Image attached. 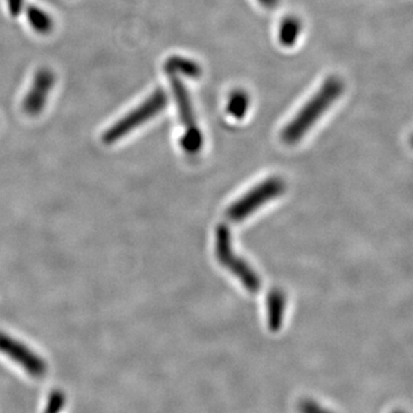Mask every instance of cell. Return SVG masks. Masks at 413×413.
I'll list each match as a JSON object with an SVG mask.
<instances>
[{"label": "cell", "mask_w": 413, "mask_h": 413, "mask_svg": "<svg viewBox=\"0 0 413 413\" xmlns=\"http://www.w3.org/2000/svg\"><path fill=\"white\" fill-rule=\"evenodd\" d=\"M342 91L343 83L339 78H327L309 102L286 125L282 132V140L288 145L296 144L301 140L303 136L318 121V118L329 109V106L341 95Z\"/></svg>", "instance_id": "obj_1"}, {"label": "cell", "mask_w": 413, "mask_h": 413, "mask_svg": "<svg viewBox=\"0 0 413 413\" xmlns=\"http://www.w3.org/2000/svg\"><path fill=\"white\" fill-rule=\"evenodd\" d=\"M168 104V95L162 89L155 90L139 107L125 115L120 121L111 125L104 132L102 140L104 144H114L125 136L134 131L136 128L149 121L155 115L160 114Z\"/></svg>", "instance_id": "obj_2"}, {"label": "cell", "mask_w": 413, "mask_h": 413, "mask_svg": "<svg viewBox=\"0 0 413 413\" xmlns=\"http://www.w3.org/2000/svg\"><path fill=\"white\" fill-rule=\"evenodd\" d=\"M216 255L226 269L240 279L242 285L249 292H259L261 279L259 275L246 263L245 259L237 256L232 247L231 233L226 226H219L216 230Z\"/></svg>", "instance_id": "obj_3"}, {"label": "cell", "mask_w": 413, "mask_h": 413, "mask_svg": "<svg viewBox=\"0 0 413 413\" xmlns=\"http://www.w3.org/2000/svg\"><path fill=\"white\" fill-rule=\"evenodd\" d=\"M285 184L282 179L269 178L244 195L226 210V217L232 222H241L252 215L256 209L261 208L266 202L282 194Z\"/></svg>", "instance_id": "obj_4"}, {"label": "cell", "mask_w": 413, "mask_h": 413, "mask_svg": "<svg viewBox=\"0 0 413 413\" xmlns=\"http://www.w3.org/2000/svg\"><path fill=\"white\" fill-rule=\"evenodd\" d=\"M0 353L10 357V360L19 364L26 372L34 378H42L47 372V364L41 356L24 346V343L0 332Z\"/></svg>", "instance_id": "obj_5"}, {"label": "cell", "mask_w": 413, "mask_h": 413, "mask_svg": "<svg viewBox=\"0 0 413 413\" xmlns=\"http://www.w3.org/2000/svg\"><path fill=\"white\" fill-rule=\"evenodd\" d=\"M55 83L54 73L47 68H42L35 74L30 90L24 97L22 108L29 116L41 114L46 104L47 99Z\"/></svg>", "instance_id": "obj_6"}, {"label": "cell", "mask_w": 413, "mask_h": 413, "mask_svg": "<svg viewBox=\"0 0 413 413\" xmlns=\"http://www.w3.org/2000/svg\"><path fill=\"white\" fill-rule=\"evenodd\" d=\"M170 85L177 101L179 116L183 125H185L186 129L194 128L196 127L194 111L192 107L191 98L188 94L187 89L185 88V85L177 75H170Z\"/></svg>", "instance_id": "obj_7"}, {"label": "cell", "mask_w": 413, "mask_h": 413, "mask_svg": "<svg viewBox=\"0 0 413 413\" xmlns=\"http://www.w3.org/2000/svg\"><path fill=\"white\" fill-rule=\"evenodd\" d=\"M286 309V296L280 289H273L268 296V320L273 332L278 331L284 320Z\"/></svg>", "instance_id": "obj_8"}, {"label": "cell", "mask_w": 413, "mask_h": 413, "mask_svg": "<svg viewBox=\"0 0 413 413\" xmlns=\"http://www.w3.org/2000/svg\"><path fill=\"white\" fill-rule=\"evenodd\" d=\"M165 69L169 75L181 74L188 78L200 77L202 73L201 67L196 62L177 55L169 57L165 62Z\"/></svg>", "instance_id": "obj_9"}, {"label": "cell", "mask_w": 413, "mask_h": 413, "mask_svg": "<svg viewBox=\"0 0 413 413\" xmlns=\"http://www.w3.org/2000/svg\"><path fill=\"white\" fill-rule=\"evenodd\" d=\"M27 20L31 28L38 34L47 35L53 30V19L50 14L42 10L41 7L34 6V5L28 7Z\"/></svg>", "instance_id": "obj_10"}, {"label": "cell", "mask_w": 413, "mask_h": 413, "mask_svg": "<svg viewBox=\"0 0 413 413\" xmlns=\"http://www.w3.org/2000/svg\"><path fill=\"white\" fill-rule=\"evenodd\" d=\"M301 33V24L296 17H288L282 20L279 28V42L285 47L295 44Z\"/></svg>", "instance_id": "obj_11"}, {"label": "cell", "mask_w": 413, "mask_h": 413, "mask_svg": "<svg viewBox=\"0 0 413 413\" xmlns=\"http://www.w3.org/2000/svg\"><path fill=\"white\" fill-rule=\"evenodd\" d=\"M249 104H250V100H249L248 94L242 90H237V91L232 92L230 95L226 111L233 118L241 120L245 118V115L248 111Z\"/></svg>", "instance_id": "obj_12"}, {"label": "cell", "mask_w": 413, "mask_h": 413, "mask_svg": "<svg viewBox=\"0 0 413 413\" xmlns=\"http://www.w3.org/2000/svg\"><path fill=\"white\" fill-rule=\"evenodd\" d=\"M203 145V136L198 127L186 129L181 139V146L188 154H195L201 149Z\"/></svg>", "instance_id": "obj_13"}, {"label": "cell", "mask_w": 413, "mask_h": 413, "mask_svg": "<svg viewBox=\"0 0 413 413\" xmlns=\"http://www.w3.org/2000/svg\"><path fill=\"white\" fill-rule=\"evenodd\" d=\"M8 13L13 17H17L22 13L24 7V0H6Z\"/></svg>", "instance_id": "obj_14"}, {"label": "cell", "mask_w": 413, "mask_h": 413, "mask_svg": "<svg viewBox=\"0 0 413 413\" xmlns=\"http://www.w3.org/2000/svg\"><path fill=\"white\" fill-rule=\"evenodd\" d=\"M259 1L262 3L263 6L269 7V8L277 6L279 3V0H259Z\"/></svg>", "instance_id": "obj_15"}]
</instances>
